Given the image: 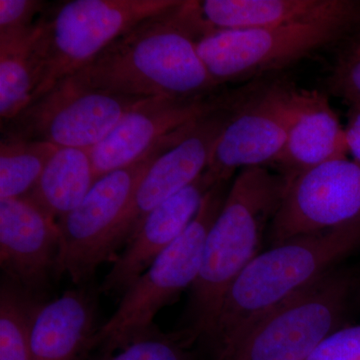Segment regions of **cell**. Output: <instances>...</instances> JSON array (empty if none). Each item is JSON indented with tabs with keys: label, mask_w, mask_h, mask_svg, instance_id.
Listing matches in <instances>:
<instances>
[{
	"label": "cell",
	"mask_w": 360,
	"mask_h": 360,
	"mask_svg": "<svg viewBox=\"0 0 360 360\" xmlns=\"http://www.w3.org/2000/svg\"><path fill=\"white\" fill-rule=\"evenodd\" d=\"M257 84L255 82L241 86L233 101L198 118L181 141L156 158L135 188L113 231L110 241L113 260L117 257L116 251L127 245L153 208L193 184L205 172L220 135Z\"/></svg>",
	"instance_id": "10"
},
{
	"label": "cell",
	"mask_w": 360,
	"mask_h": 360,
	"mask_svg": "<svg viewBox=\"0 0 360 360\" xmlns=\"http://www.w3.org/2000/svg\"><path fill=\"white\" fill-rule=\"evenodd\" d=\"M262 82L248 94L220 135L205 174L214 184L240 168L274 165L283 153L290 117V89Z\"/></svg>",
	"instance_id": "11"
},
{
	"label": "cell",
	"mask_w": 360,
	"mask_h": 360,
	"mask_svg": "<svg viewBox=\"0 0 360 360\" xmlns=\"http://www.w3.org/2000/svg\"><path fill=\"white\" fill-rule=\"evenodd\" d=\"M201 14L213 30H255L360 14L354 0H205Z\"/></svg>",
	"instance_id": "18"
},
{
	"label": "cell",
	"mask_w": 360,
	"mask_h": 360,
	"mask_svg": "<svg viewBox=\"0 0 360 360\" xmlns=\"http://www.w3.org/2000/svg\"><path fill=\"white\" fill-rule=\"evenodd\" d=\"M188 345L181 335H165L156 328L117 352L104 354L101 360H191Z\"/></svg>",
	"instance_id": "23"
},
{
	"label": "cell",
	"mask_w": 360,
	"mask_h": 360,
	"mask_svg": "<svg viewBox=\"0 0 360 360\" xmlns=\"http://www.w3.org/2000/svg\"><path fill=\"white\" fill-rule=\"evenodd\" d=\"M288 139L274 167L288 182L328 161L347 158L345 127L329 103L316 89L291 86Z\"/></svg>",
	"instance_id": "16"
},
{
	"label": "cell",
	"mask_w": 360,
	"mask_h": 360,
	"mask_svg": "<svg viewBox=\"0 0 360 360\" xmlns=\"http://www.w3.org/2000/svg\"><path fill=\"white\" fill-rule=\"evenodd\" d=\"M290 182L267 167L240 170L206 238L202 264L191 286L187 321L181 335L191 343L210 340L225 293L243 269L259 255Z\"/></svg>",
	"instance_id": "2"
},
{
	"label": "cell",
	"mask_w": 360,
	"mask_h": 360,
	"mask_svg": "<svg viewBox=\"0 0 360 360\" xmlns=\"http://www.w3.org/2000/svg\"><path fill=\"white\" fill-rule=\"evenodd\" d=\"M35 30L20 39L0 40V118L13 120L32 101L35 89L32 51Z\"/></svg>",
	"instance_id": "20"
},
{
	"label": "cell",
	"mask_w": 360,
	"mask_h": 360,
	"mask_svg": "<svg viewBox=\"0 0 360 360\" xmlns=\"http://www.w3.org/2000/svg\"><path fill=\"white\" fill-rule=\"evenodd\" d=\"M229 184L231 180L219 182L208 191L186 231L123 293L117 309L96 335V347H103L104 354L117 352L155 330L158 311L195 283L206 238L224 205Z\"/></svg>",
	"instance_id": "5"
},
{
	"label": "cell",
	"mask_w": 360,
	"mask_h": 360,
	"mask_svg": "<svg viewBox=\"0 0 360 360\" xmlns=\"http://www.w3.org/2000/svg\"><path fill=\"white\" fill-rule=\"evenodd\" d=\"M40 303L13 283L0 286V360H32L33 317Z\"/></svg>",
	"instance_id": "22"
},
{
	"label": "cell",
	"mask_w": 360,
	"mask_h": 360,
	"mask_svg": "<svg viewBox=\"0 0 360 360\" xmlns=\"http://www.w3.org/2000/svg\"><path fill=\"white\" fill-rule=\"evenodd\" d=\"M328 84L329 90L348 108L360 106V54L345 52L331 71Z\"/></svg>",
	"instance_id": "25"
},
{
	"label": "cell",
	"mask_w": 360,
	"mask_h": 360,
	"mask_svg": "<svg viewBox=\"0 0 360 360\" xmlns=\"http://www.w3.org/2000/svg\"><path fill=\"white\" fill-rule=\"evenodd\" d=\"M360 25V14L300 21L255 30H213L198 51L215 84L260 79L342 39Z\"/></svg>",
	"instance_id": "6"
},
{
	"label": "cell",
	"mask_w": 360,
	"mask_h": 360,
	"mask_svg": "<svg viewBox=\"0 0 360 360\" xmlns=\"http://www.w3.org/2000/svg\"><path fill=\"white\" fill-rule=\"evenodd\" d=\"M360 245V219L297 236L259 253L225 293L208 342L214 355L236 342L270 310L333 270Z\"/></svg>",
	"instance_id": "3"
},
{
	"label": "cell",
	"mask_w": 360,
	"mask_h": 360,
	"mask_svg": "<svg viewBox=\"0 0 360 360\" xmlns=\"http://www.w3.org/2000/svg\"><path fill=\"white\" fill-rule=\"evenodd\" d=\"M345 125L348 155L360 163V106H350Z\"/></svg>",
	"instance_id": "27"
},
{
	"label": "cell",
	"mask_w": 360,
	"mask_h": 360,
	"mask_svg": "<svg viewBox=\"0 0 360 360\" xmlns=\"http://www.w3.org/2000/svg\"><path fill=\"white\" fill-rule=\"evenodd\" d=\"M193 124L161 139L131 165L97 179L82 203L58 220V278L68 276L77 286L86 285L99 265L113 262L111 236L135 188L156 158L181 141Z\"/></svg>",
	"instance_id": "8"
},
{
	"label": "cell",
	"mask_w": 360,
	"mask_h": 360,
	"mask_svg": "<svg viewBox=\"0 0 360 360\" xmlns=\"http://www.w3.org/2000/svg\"><path fill=\"white\" fill-rule=\"evenodd\" d=\"M96 181L89 149L58 148L25 196L58 221L82 203Z\"/></svg>",
	"instance_id": "19"
},
{
	"label": "cell",
	"mask_w": 360,
	"mask_h": 360,
	"mask_svg": "<svg viewBox=\"0 0 360 360\" xmlns=\"http://www.w3.org/2000/svg\"><path fill=\"white\" fill-rule=\"evenodd\" d=\"M49 4L42 0H0V40L32 33Z\"/></svg>",
	"instance_id": "24"
},
{
	"label": "cell",
	"mask_w": 360,
	"mask_h": 360,
	"mask_svg": "<svg viewBox=\"0 0 360 360\" xmlns=\"http://www.w3.org/2000/svg\"><path fill=\"white\" fill-rule=\"evenodd\" d=\"M360 219V163L340 158L303 172L290 182L270 224L274 246L297 236Z\"/></svg>",
	"instance_id": "12"
},
{
	"label": "cell",
	"mask_w": 360,
	"mask_h": 360,
	"mask_svg": "<svg viewBox=\"0 0 360 360\" xmlns=\"http://www.w3.org/2000/svg\"><path fill=\"white\" fill-rule=\"evenodd\" d=\"M348 51L356 52L360 54V25L357 28V32L355 33L354 41H352V46Z\"/></svg>",
	"instance_id": "28"
},
{
	"label": "cell",
	"mask_w": 360,
	"mask_h": 360,
	"mask_svg": "<svg viewBox=\"0 0 360 360\" xmlns=\"http://www.w3.org/2000/svg\"><path fill=\"white\" fill-rule=\"evenodd\" d=\"M305 360H360V324L338 329Z\"/></svg>",
	"instance_id": "26"
},
{
	"label": "cell",
	"mask_w": 360,
	"mask_h": 360,
	"mask_svg": "<svg viewBox=\"0 0 360 360\" xmlns=\"http://www.w3.org/2000/svg\"><path fill=\"white\" fill-rule=\"evenodd\" d=\"M180 0H70L51 4L37 21L32 101L71 77L142 20Z\"/></svg>",
	"instance_id": "4"
},
{
	"label": "cell",
	"mask_w": 360,
	"mask_h": 360,
	"mask_svg": "<svg viewBox=\"0 0 360 360\" xmlns=\"http://www.w3.org/2000/svg\"><path fill=\"white\" fill-rule=\"evenodd\" d=\"M241 87L195 98H148L129 111L101 143L89 149L96 179L139 160L161 139L226 105Z\"/></svg>",
	"instance_id": "14"
},
{
	"label": "cell",
	"mask_w": 360,
	"mask_h": 360,
	"mask_svg": "<svg viewBox=\"0 0 360 360\" xmlns=\"http://www.w3.org/2000/svg\"><path fill=\"white\" fill-rule=\"evenodd\" d=\"M58 149L49 142L1 137L0 200L27 195Z\"/></svg>",
	"instance_id": "21"
},
{
	"label": "cell",
	"mask_w": 360,
	"mask_h": 360,
	"mask_svg": "<svg viewBox=\"0 0 360 360\" xmlns=\"http://www.w3.org/2000/svg\"><path fill=\"white\" fill-rule=\"evenodd\" d=\"M98 295L82 285L40 303L32 322V360H82L96 347Z\"/></svg>",
	"instance_id": "17"
},
{
	"label": "cell",
	"mask_w": 360,
	"mask_h": 360,
	"mask_svg": "<svg viewBox=\"0 0 360 360\" xmlns=\"http://www.w3.org/2000/svg\"><path fill=\"white\" fill-rule=\"evenodd\" d=\"M352 281L328 272L270 310L214 360H305L328 335L341 328Z\"/></svg>",
	"instance_id": "7"
},
{
	"label": "cell",
	"mask_w": 360,
	"mask_h": 360,
	"mask_svg": "<svg viewBox=\"0 0 360 360\" xmlns=\"http://www.w3.org/2000/svg\"><path fill=\"white\" fill-rule=\"evenodd\" d=\"M146 99L89 89L70 77L2 123L1 137L90 149Z\"/></svg>",
	"instance_id": "9"
},
{
	"label": "cell",
	"mask_w": 360,
	"mask_h": 360,
	"mask_svg": "<svg viewBox=\"0 0 360 360\" xmlns=\"http://www.w3.org/2000/svg\"><path fill=\"white\" fill-rule=\"evenodd\" d=\"M58 221L27 196L0 200V264L7 281L44 302L58 279Z\"/></svg>",
	"instance_id": "13"
},
{
	"label": "cell",
	"mask_w": 360,
	"mask_h": 360,
	"mask_svg": "<svg viewBox=\"0 0 360 360\" xmlns=\"http://www.w3.org/2000/svg\"><path fill=\"white\" fill-rule=\"evenodd\" d=\"M215 184L203 172L193 184L153 208L125 250L115 258L110 271L97 288L99 295L122 296L155 258L186 231Z\"/></svg>",
	"instance_id": "15"
},
{
	"label": "cell",
	"mask_w": 360,
	"mask_h": 360,
	"mask_svg": "<svg viewBox=\"0 0 360 360\" xmlns=\"http://www.w3.org/2000/svg\"><path fill=\"white\" fill-rule=\"evenodd\" d=\"M200 1H181L111 42L71 77L89 89L141 98H195L220 87L198 51L212 32Z\"/></svg>",
	"instance_id": "1"
}]
</instances>
